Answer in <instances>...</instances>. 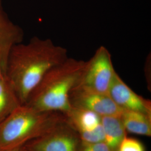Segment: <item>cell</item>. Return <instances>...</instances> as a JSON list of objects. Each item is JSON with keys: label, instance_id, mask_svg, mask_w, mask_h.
Wrapping results in <instances>:
<instances>
[{"label": "cell", "instance_id": "6da1fadb", "mask_svg": "<svg viewBox=\"0 0 151 151\" xmlns=\"http://www.w3.org/2000/svg\"><path fill=\"white\" fill-rule=\"evenodd\" d=\"M68 58L67 50L49 39L34 37L15 44L9 54L6 76L24 105L44 76Z\"/></svg>", "mask_w": 151, "mask_h": 151}, {"label": "cell", "instance_id": "7a4b0ae2", "mask_svg": "<svg viewBox=\"0 0 151 151\" xmlns=\"http://www.w3.org/2000/svg\"><path fill=\"white\" fill-rule=\"evenodd\" d=\"M86 62L68 57L50 69L33 90L24 105L42 112L67 113L70 95L77 85Z\"/></svg>", "mask_w": 151, "mask_h": 151}, {"label": "cell", "instance_id": "3957f363", "mask_svg": "<svg viewBox=\"0 0 151 151\" xmlns=\"http://www.w3.org/2000/svg\"><path fill=\"white\" fill-rule=\"evenodd\" d=\"M66 120L60 112H42L27 105L12 111L0 129V142L6 146L28 142Z\"/></svg>", "mask_w": 151, "mask_h": 151}, {"label": "cell", "instance_id": "277c9868", "mask_svg": "<svg viewBox=\"0 0 151 151\" xmlns=\"http://www.w3.org/2000/svg\"><path fill=\"white\" fill-rule=\"evenodd\" d=\"M116 72L111 54L105 47L101 46L91 58L86 62L80 78L76 86L108 94Z\"/></svg>", "mask_w": 151, "mask_h": 151}, {"label": "cell", "instance_id": "5b68a950", "mask_svg": "<svg viewBox=\"0 0 151 151\" xmlns=\"http://www.w3.org/2000/svg\"><path fill=\"white\" fill-rule=\"evenodd\" d=\"M80 137L67 122L60 123L43 134L29 141L24 151H79Z\"/></svg>", "mask_w": 151, "mask_h": 151}, {"label": "cell", "instance_id": "8992f818", "mask_svg": "<svg viewBox=\"0 0 151 151\" xmlns=\"http://www.w3.org/2000/svg\"><path fill=\"white\" fill-rule=\"evenodd\" d=\"M71 107L90 110L103 116H121L123 110L109 94L91 91L75 86L70 95Z\"/></svg>", "mask_w": 151, "mask_h": 151}, {"label": "cell", "instance_id": "52a82bcc", "mask_svg": "<svg viewBox=\"0 0 151 151\" xmlns=\"http://www.w3.org/2000/svg\"><path fill=\"white\" fill-rule=\"evenodd\" d=\"M108 94L119 108L145 114L151 116L150 101L133 91L116 72L111 83Z\"/></svg>", "mask_w": 151, "mask_h": 151}, {"label": "cell", "instance_id": "ba28073f", "mask_svg": "<svg viewBox=\"0 0 151 151\" xmlns=\"http://www.w3.org/2000/svg\"><path fill=\"white\" fill-rule=\"evenodd\" d=\"M23 36L22 30L9 20L0 4V80L5 75L11 49L15 44L22 42Z\"/></svg>", "mask_w": 151, "mask_h": 151}, {"label": "cell", "instance_id": "9c48e42d", "mask_svg": "<svg viewBox=\"0 0 151 151\" xmlns=\"http://www.w3.org/2000/svg\"><path fill=\"white\" fill-rule=\"evenodd\" d=\"M65 115L67 123L77 133L95 129L101 124V116L90 110L72 107Z\"/></svg>", "mask_w": 151, "mask_h": 151}, {"label": "cell", "instance_id": "30bf717a", "mask_svg": "<svg viewBox=\"0 0 151 151\" xmlns=\"http://www.w3.org/2000/svg\"><path fill=\"white\" fill-rule=\"evenodd\" d=\"M101 123L105 137V142L111 151H118L122 142L127 137V131L120 116H101Z\"/></svg>", "mask_w": 151, "mask_h": 151}, {"label": "cell", "instance_id": "8fae6325", "mask_svg": "<svg viewBox=\"0 0 151 151\" xmlns=\"http://www.w3.org/2000/svg\"><path fill=\"white\" fill-rule=\"evenodd\" d=\"M120 118L127 132L151 137V116L137 111L123 110Z\"/></svg>", "mask_w": 151, "mask_h": 151}, {"label": "cell", "instance_id": "7c38bea8", "mask_svg": "<svg viewBox=\"0 0 151 151\" xmlns=\"http://www.w3.org/2000/svg\"><path fill=\"white\" fill-rule=\"evenodd\" d=\"M22 105L16 92L5 75L0 80V114Z\"/></svg>", "mask_w": 151, "mask_h": 151}, {"label": "cell", "instance_id": "4fadbf2b", "mask_svg": "<svg viewBox=\"0 0 151 151\" xmlns=\"http://www.w3.org/2000/svg\"><path fill=\"white\" fill-rule=\"evenodd\" d=\"M82 142L86 143H97L105 141L104 133L101 123L96 128L91 131L78 133Z\"/></svg>", "mask_w": 151, "mask_h": 151}, {"label": "cell", "instance_id": "5bb4252c", "mask_svg": "<svg viewBox=\"0 0 151 151\" xmlns=\"http://www.w3.org/2000/svg\"><path fill=\"white\" fill-rule=\"evenodd\" d=\"M118 151H145V148L139 140L126 137L119 146Z\"/></svg>", "mask_w": 151, "mask_h": 151}, {"label": "cell", "instance_id": "9a60e30c", "mask_svg": "<svg viewBox=\"0 0 151 151\" xmlns=\"http://www.w3.org/2000/svg\"><path fill=\"white\" fill-rule=\"evenodd\" d=\"M79 151H111L105 141L97 143H86L81 141Z\"/></svg>", "mask_w": 151, "mask_h": 151}, {"label": "cell", "instance_id": "2e32d148", "mask_svg": "<svg viewBox=\"0 0 151 151\" xmlns=\"http://www.w3.org/2000/svg\"><path fill=\"white\" fill-rule=\"evenodd\" d=\"M1 4V1H0V4Z\"/></svg>", "mask_w": 151, "mask_h": 151}, {"label": "cell", "instance_id": "e0dca14e", "mask_svg": "<svg viewBox=\"0 0 151 151\" xmlns=\"http://www.w3.org/2000/svg\"><path fill=\"white\" fill-rule=\"evenodd\" d=\"M24 151V150H23V151Z\"/></svg>", "mask_w": 151, "mask_h": 151}]
</instances>
